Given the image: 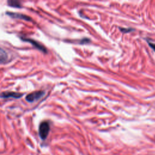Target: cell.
Wrapping results in <instances>:
<instances>
[{"label":"cell","mask_w":155,"mask_h":155,"mask_svg":"<svg viewBox=\"0 0 155 155\" xmlns=\"http://www.w3.org/2000/svg\"><path fill=\"white\" fill-rule=\"evenodd\" d=\"M50 131V125L48 122L44 121L41 123L39 127V135L42 139H45Z\"/></svg>","instance_id":"6da1fadb"},{"label":"cell","mask_w":155,"mask_h":155,"mask_svg":"<svg viewBox=\"0 0 155 155\" xmlns=\"http://www.w3.org/2000/svg\"><path fill=\"white\" fill-rule=\"evenodd\" d=\"M44 93H45L44 92L42 91V90L36 91V92H32V93L28 95L26 98H25V99H26V101H28V102H33L35 101L38 100L39 99H40L42 96H44Z\"/></svg>","instance_id":"7a4b0ae2"},{"label":"cell","mask_w":155,"mask_h":155,"mask_svg":"<svg viewBox=\"0 0 155 155\" xmlns=\"http://www.w3.org/2000/svg\"><path fill=\"white\" fill-rule=\"evenodd\" d=\"M21 39L23 40V41H27V42H29L30 43H31L35 47H36L37 48H38V50L43 51V52L44 53H47V49L43 45H42L41 44H40L39 42H38V41H35V40H34L31 38H27L25 37H21Z\"/></svg>","instance_id":"3957f363"},{"label":"cell","mask_w":155,"mask_h":155,"mask_svg":"<svg viewBox=\"0 0 155 155\" xmlns=\"http://www.w3.org/2000/svg\"><path fill=\"white\" fill-rule=\"evenodd\" d=\"M22 96H23V93L13 92H3L2 93L0 94V98H4V99L10 98L18 99L21 98Z\"/></svg>","instance_id":"277c9868"},{"label":"cell","mask_w":155,"mask_h":155,"mask_svg":"<svg viewBox=\"0 0 155 155\" xmlns=\"http://www.w3.org/2000/svg\"><path fill=\"white\" fill-rule=\"evenodd\" d=\"M7 15L10 16V17L13 18H16V19H24L25 21H32V19L31 17L25 15L21 13H14V12H7L6 13Z\"/></svg>","instance_id":"5b68a950"},{"label":"cell","mask_w":155,"mask_h":155,"mask_svg":"<svg viewBox=\"0 0 155 155\" xmlns=\"http://www.w3.org/2000/svg\"><path fill=\"white\" fill-rule=\"evenodd\" d=\"M0 63H4L7 59V55L4 50L0 48Z\"/></svg>","instance_id":"8992f818"},{"label":"cell","mask_w":155,"mask_h":155,"mask_svg":"<svg viewBox=\"0 0 155 155\" xmlns=\"http://www.w3.org/2000/svg\"><path fill=\"white\" fill-rule=\"evenodd\" d=\"M7 3L9 6L15 8H19L21 7V4L19 1H8Z\"/></svg>","instance_id":"52a82bcc"},{"label":"cell","mask_w":155,"mask_h":155,"mask_svg":"<svg viewBox=\"0 0 155 155\" xmlns=\"http://www.w3.org/2000/svg\"><path fill=\"white\" fill-rule=\"evenodd\" d=\"M120 30H121V31L122 32H123V33L130 32L133 31V29H128V28H120Z\"/></svg>","instance_id":"ba28073f"},{"label":"cell","mask_w":155,"mask_h":155,"mask_svg":"<svg viewBox=\"0 0 155 155\" xmlns=\"http://www.w3.org/2000/svg\"><path fill=\"white\" fill-rule=\"evenodd\" d=\"M148 43H149V45L152 48V49H153L155 51V44L151 43V42H148Z\"/></svg>","instance_id":"9c48e42d"}]
</instances>
